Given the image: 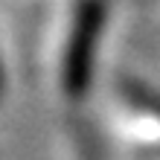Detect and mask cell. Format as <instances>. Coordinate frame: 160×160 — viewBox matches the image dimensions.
I'll list each match as a JSON object with an SVG mask.
<instances>
[{"mask_svg": "<svg viewBox=\"0 0 160 160\" xmlns=\"http://www.w3.org/2000/svg\"><path fill=\"white\" fill-rule=\"evenodd\" d=\"M102 23H105V3L102 0H82L76 12V23H73L70 47L64 55V90L73 99H79L88 90Z\"/></svg>", "mask_w": 160, "mask_h": 160, "instance_id": "cell-1", "label": "cell"}]
</instances>
